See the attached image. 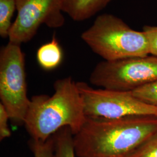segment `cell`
<instances>
[{
    "mask_svg": "<svg viewBox=\"0 0 157 157\" xmlns=\"http://www.w3.org/2000/svg\"><path fill=\"white\" fill-rule=\"evenodd\" d=\"M63 51L54 33L50 41L40 46L36 53L37 61L45 71H51L58 67L63 59Z\"/></svg>",
    "mask_w": 157,
    "mask_h": 157,
    "instance_id": "obj_9",
    "label": "cell"
},
{
    "mask_svg": "<svg viewBox=\"0 0 157 157\" xmlns=\"http://www.w3.org/2000/svg\"><path fill=\"white\" fill-rule=\"evenodd\" d=\"M54 88L51 96L35 95L30 99L24 124L34 140L45 141L66 127L76 135L86 120L77 82L71 77L60 78Z\"/></svg>",
    "mask_w": 157,
    "mask_h": 157,
    "instance_id": "obj_2",
    "label": "cell"
},
{
    "mask_svg": "<svg viewBox=\"0 0 157 157\" xmlns=\"http://www.w3.org/2000/svg\"><path fill=\"white\" fill-rule=\"evenodd\" d=\"M112 0H60L62 11L75 21H83L94 17Z\"/></svg>",
    "mask_w": 157,
    "mask_h": 157,
    "instance_id": "obj_8",
    "label": "cell"
},
{
    "mask_svg": "<svg viewBox=\"0 0 157 157\" xmlns=\"http://www.w3.org/2000/svg\"><path fill=\"white\" fill-rule=\"evenodd\" d=\"M143 31L148 40L150 55L157 57V26H146Z\"/></svg>",
    "mask_w": 157,
    "mask_h": 157,
    "instance_id": "obj_16",
    "label": "cell"
},
{
    "mask_svg": "<svg viewBox=\"0 0 157 157\" xmlns=\"http://www.w3.org/2000/svg\"><path fill=\"white\" fill-rule=\"evenodd\" d=\"M132 92L141 101L157 107V80L146 84Z\"/></svg>",
    "mask_w": 157,
    "mask_h": 157,
    "instance_id": "obj_12",
    "label": "cell"
},
{
    "mask_svg": "<svg viewBox=\"0 0 157 157\" xmlns=\"http://www.w3.org/2000/svg\"><path fill=\"white\" fill-rule=\"evenodd\" d=\"M15 10L16 0H0V36L2 38H8Z\"/></svg>",
    "mask_w": 157,
    "mask_h": 157,
    "instance_id": "obj_11",
    "label": "cell"
},
{
    "mask_svg": "<svg viewBox=\"0 0 157 157\" xmlns=\"http://www.w3.org/2000/svg\"><path fill=\"white\" fill-rule=\"evenodd\" d=\"M89 118L117 119L133 116L157 117V107L137 98L132 91L94 89L84 82H77Z\"/></svg>",
    "mask_w": 157,
    "mask_h": 157,
    "instance_id": "obj_6",
    "label": "cell"
},
{
    "mask_svg": "<svg viewBox=\"0 0 157 157\" xmlns=\"http://www.w3.org/2000/svg\"><path fill=\"white\" fill-rule=\"evenodd\" d=\"M90 82L101 89L133 91L157 80V57L152 55L98 63Z\"/></svg>",
    "mask_w": 157,
    "mask_h": 157,
    "instance_id": "obj_5",
    "label": "cell"
},
{
    "mask_svg": "<svg viewBox=\"0 0 157 157\" xmlns=\"http://www.w3.org/2000/svg\"><path fill=\"white\" fill-rule=\"evenodd\" d=\"M157 135V117H87L73 136L78 157H128Z\"/></svg>",
    "mask_w": 157,
    "mask_h": 157,
    "instance_id": "obj_1",
    "label": "cell"
},
{
    "mask_svg": "<svg viewBox=\"0 0 157 157\" xmlns=\"http://www.w3.org/2000/svg\"><path fill=\"white\" fill-rule=\"evenodd\" d=\"M128 157H157V135L147 141Z\"/></svg>",
    "mask_w": 157,
    "mask_h": 157,
    "instance_id": "obj_14",
    "label": "cell"
},
{
    "mask_svg": "<svg viewBox=\"0 0 157 157\" xmlns=\"http://www.w3.org/2000/svg\"><path fill=\"white\" fill-rule=\"evenodd\" d=\"M30 145L34 157H54V140L53 136L45 141L33 140Z\"/></svg>",
    "mask_w": 157,
    "mask_h": 157,
    "instance_id": "obj_13",
    "label": "cell"
},
{
    "mask_svg": "<svg viewBox=\"0 0 157 157\" xmlns=\"http://www.w3.org/2000/svg\"><path fill=\"white\" fill-rule=\"evenodd\" d=\"M9 114L4 106L0 103V140H2L11 136V131L8 126Z\"/></svg>",
    "mask_w": 157,
    "mask_h": 157,
    "instance_id": "obj_15",
    "label": "cell"
},
{
    "mask_svg": "<svg viewBox=\"0 0 157 157\" xmlns=\"http://www.w3.org/2000/svg\"><path fill=\"white\" fill-rule=\"evenodd\" d=\"M73 135L69 128H63L53 135L54 157H76Z\"/></svg>",
    "mask_w": 157,
    "mask_h": 157,
    "instance_id": "obj_10",
    "label": "cell"
},
{
    "mask_svg": "<svg viewBox=\"0 0 157 157\" xmlns=\"http://www.w3.org/2000/svg\"><path fill=\"white\" fill-rule=\"evenodd\" d=\"M17 17L9 33V41L21 45L32 39L42 25L62 27L65 19L60 0H16Z\"/></svg>",
    "mask_w": 157,
    "mask_h": 157,
    "instance_id": "obj_7",
    "label": "cell"
},
{
    "mask_svg": "<svg viewBox=\"0 0 157 157\" xmlns=\"http://www.w3.org/2000/svg\"><path fill=\"white\" fill-rule=\"evenodd\" d=\"M81 39L104 61L150 55L144 32L132 29L112 14L98 15L90 28L82 33Z\"/></svg>",
    "mask_w": 157,
    "mask_h": 157,
    "instance_id": "obj_3",
    "label": "cell"
},
{
    "mask_svg": "<svg viewBox=\"0 0 157 157\" xmlns=\"http://www.w3.org/2000/svg\"><path fill=\"white\" fill-rule=\"evenodd\" d=\"M0 98L10 119L16 124H24L30 103L25 54L20 44L10 41L0 52Z\"/></svg>",
    "mask_w": 157,
    "mask_h": 157,
    "instance_id": "obj_4",
    "label": "cell"
}]
</instances>
